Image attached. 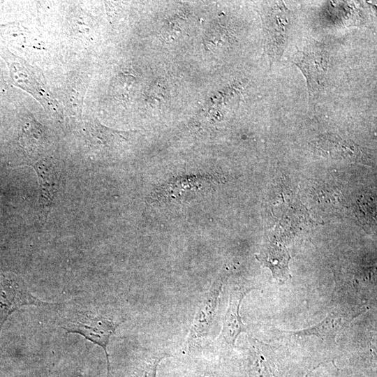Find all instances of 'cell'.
<instances>
[{"label": "cell", "mask_w": 377, "mask_h": 377, "mask_svg": "<svg viewBox=\"0 0 377 377\" xmlns=\"http://www.w3.org/2000/svg\"><path fill=\"white\" fill-rule=\"evenodd\" d=\"M0 55L7 64L13 84L30 94L46 111L59 114V105L41 71L4 47H0Z\"/></svg>", "instance_id": "obj_1"}, {"label": "cell", "mask_w": 377, "mask_h": 377, "mask_svg": "<svg viewBox=\"0 0 377 377\" xmlns=\"http://www.w3.org/2000/svg\"><path fill=\"white\" fill-rule=\"evenodd\" d=\"M265 33V49L270 63L279 61L288 43L293 18L283 1H268L260 14Z\"/></svg>", "instance_id": "obj_2"}, {"label": "cell", "mask_w": 377, "mask_h": 377, "mask_svg": "<svg viewBox=\"0 0 377 377\" xmlns=\"http://www.w3.org/2000/svg\"><path fill=\"white\" fill-rule=\"evenodd\" d=\"M120 323L121 322H114L103 316L95 315L88 311H79L75 313L62 327L66 333L79 334L103 348L106 355L108 377H109V355L107 347L110 337L114 334Z\"/></svg>", "instance_id": "obj_3"}, {"label": "cell", "mask_w": 377, "mask_h": 377, "mask_svg": "<svg viewBox=\"0 0 377 377\" xmlns=\"http://www.w3.org/2000/svg\"><path fill=\"white\" fill-rule=\"evenodd\" d=\"M295 53L293 62L304 75L309 98L318 96L326 84L327 72L330 64L327 52L318 45H310Z\"/></svg>", "instance_id": "obj_4"}, {"label": "cell", "mask_w": 377, "mask_h": 377, "mask_svg": "<svg viewBox=\"0 0 377 377\" xmlns=\"http://www.w3.org/2000/svg\"><path fill=\"white\" fill-rule=\"evenodd\" d=\"M48 304L33 296L23 279L0 272V330L8 317L24 305Z\"/></svg>", "instance_id": "obj_5"}, {"label": "cell", "mask_w": 377, "mask_h": 377, "mask_svg": "<svg viewBox=\"0 0 377 377\" xmlns=\"http://www.w3.org/2000/svg\"><path fill=\"white\" fill-rule=\"evenodd\" d=\"M28 165L36 171L39 183V206L41 214L46 216L53 205L59 186V171L50 156L30 158Z\"/></svg>", "instance_id": "obj_6"}, {"label": "cell", "mask_w": 377, "mask_h": 377, "mask_svg": "<svg viewBox=\"0 0 377 377\" xmlns=\"http://www.w3.org/2000/svg\"><path fill=\"white\" fill-rule=\"evenodd\" d=\"M221 286L220 281H216L200 303L191 325L187 347L195 346L208 333L215 316Z\"/></svg>", "instance_id": "obj_7"}, {"label": "cell", "mask_w": 377, "mask_h": 377, "mask_svg": "<svg viewBox=\"0 0 377 377\" xmlns=\"http://www.w3.org/2000/svg\"><path fill=\"white\" fill-rule=\"evenodd\" d=\"M249 288H235L230 293L229 304L223 320L220 339L227 345L232 346L242 332L246 331L245 325L239 315L240 305Z\"/></svg>", "instance_id": "obj_8"}, {"label": "cell", "mask_w": 377, "mask_h": 377, "mask_svg": "<svg viewBox=\"0 0 377 377\" xmlns=\"http://www.w3.org/2000/svg\"><path fill=\"white\" fill-rule=\"evenodd\" d=\"M257 259L272 272L274 279L285 281L290 277L288 267L290 256L287 251L276 244H271L256 256Z\"/></svg>", "instance_id": "obj_9"}, {"label": "cell", "mask_w": 377, "mask_h": 377, "mask_svg": "<svg viewBox=\"0 0 377 377\" xmlns=\"http://www.w3.org/2000/svg\"><path fill=\"white\" fill-rule=\"evenodd\" d=\"M46 140L44 127L31 115L24 122L20 135V142L30 153V158L41 156Z\"/></svg>", "instance_id": "obj_10"}, {"label": "cell", "mask_w": 377, "mask_h": 377, "mask_svg": "<svg viewBox=\"0 0 377 377\" xmlns=\"http://www.w3.org/2000/svg\"><path fill=\"white\" fill-rule=\"evenodd\" d=\"M86 131L98 145L103 147H114L121 145L131 140L130 132L115 131L107 128L96 121L86 124Z\"/></svg>", "instance_id": "obj_11"}, {"label": "cell", "mask_w": 377, "mask_h": 377, "mask_svg": "<svg viewBox=\"0 0 377 377\" xmlns=\"http://www.w3.org/2000/svg\"><path fill=\"white\" fill-rule=\"evenodd\" d=\"M85 91V82L80 77L75 78L68 84L65 92V102L71 115L77 117L82 115Z\"/></svg>", "instance_id": "obj_12"}, {"label": "cell", "mask_w": 377, "mask_h": 377, "mask_svg": "<svg viewBox=\"0 0 377 377\" xmlns=\"http://www.w3.org/2000/svg\"><path fill=\"white\" fill-rule=\"evenodd\" d=\"M30 30L19 23L0 24V40L17 45H27L31 42Z\"/></svg>", "instance_id": "obj_13"}, {"label": "cell", "mask_w": 377, "mask_h": 377, "mask_svg": "<svg viewBox=\"0 0 377 377\" xmlns=\"http://www.w3.org/2000/svg\"><path fill=\"white\" fill-rule=\"evenodd\" d=\"M7 85L3 77L0 75V95L6 91Z\"/></svg>", "instance_id": "obj_14"}]
</instances>
